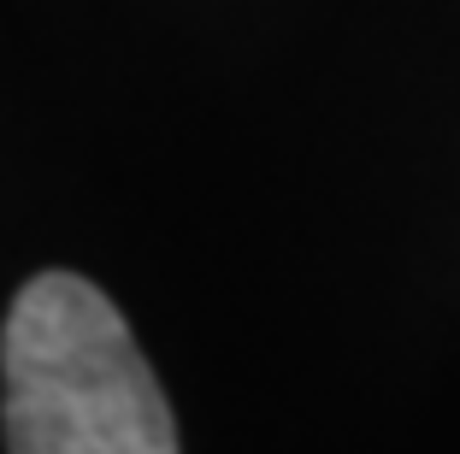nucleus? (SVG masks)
<instances>
[{
	"label": "nucleus",
	"mask_w": 460,
	"mask_h": 454,
	"mask_svg": "<svg viewBox=\"0 0 460 454\" xmlns=\"http://www.w3.org/2000/svg\"><path fill=\"white\" fill-rule=\"evenodd\" d=\"M13 454H177V425L124 313L77 272H36L0 331Z\"/></svg>",
	"instance_id": "f257e3e1"
}]
</instances>
